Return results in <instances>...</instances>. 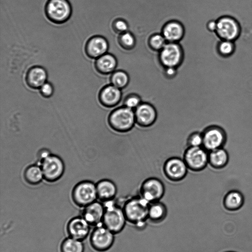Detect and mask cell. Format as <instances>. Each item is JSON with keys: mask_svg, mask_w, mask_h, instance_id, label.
I'll return each mask as SVG.
<instances>
[{"mask_svg": "<svg viewBox=\"0 0 252 252\" xmlns=\"http://www.w3.org/2000/svg\"><path fill=\"white\" fill-rule=\"evenodd\" d=\"M149 203L139 195L127 199L122 206L127 222L142 228L148 219Z\"/></svg>", "mask_w": 252, "mask_h": 252, "instance_id": "obj_1", "label": "cell"}, {"mask_svg": "<svg viewBox=\"0 0 252 252\" xmlns=\"http://www.w3.org/2000/svg\"><path fill=\"white\" fill-rule=\"evenodd\" d=\"M107 122L110 127L115 132H128L136 125L134 111L123 105L117 107L109 113Z\"/></svg>", "mask_w": 252, "mask_h": 252, "instance_id": "obj_2", "label": "cell"}, {"mask_svg": "<svg viewBox=\"0 0 252 252\" xmlns=\"http://www.w3.org/2000/svg\"><path fill=\"white\" fill-rule=\"evenodd\" d=\"M103 203L105 210L102 224L115 234L119 233L127 222L123 207L114 199Z\"/></svg>", "mask_w": 252, "mask_h": 252, "instance_id": "obj_3", "label": "cell"}, {"mask_svg": "<svg viewBox=\"0 0 252 252\" xmlns=\"http://www.w3.org/2000/svg\"><path fill=\"white\" fill-rule=\"evenodd\" d=\"M44 11L50 21L56 24H62L70 19L72 8L68 0H48Z\"/></svg>", "mask_w": 252, "mask_h": 252, "instance_id": "obj_4", "label": "cell"}, {"mask_svg": "<svg viewBox=\"0 0 252 252\" xmlns=\"http://www.w3.org/2000/svg\"><path fill=\"white\" fill-rule=\"evenodd\" d=\"M72 200L76 206L84 208L97 199L96 184L84 180L78 183L71 192Z\"/></svg>", "mask_w": 252, "mask_h": 252, "instance_id": "obj_5", "label": "cell"}, {"mask_svg": "<svg viewBox=\"0 0 252 252\" xmlns=\"http://www.w3.org/2000/svg\"><path fill=\"white\" fill-rule=\"evenodd\" d=\"M182 158L189 170L200 172L203 170L208 164V151L203 147H187Z\"/></svg>", "mask_w": 252, "mask_h": 252, "instance_id": "obj_6", "label": "cell"}, {"mask_svg": "<svg viewBox=\"0 0 252 252\" xmlns=\"http://www.w3.org/2000/svg\"><path fill=\"white\" fill-rule=\"evenodd\" d=\"M38 164L41 167L44 180L48 183L56 182L64 174V163L58 156L51 154Z\"/></svg>", "mask_w": 252, "mask_h": 252, "instance_id": "obj_7", "label": "cell"}, {"mask_svg": "<svg viewBox=\"0 0 252 252\" xmlns=\"http://www.w3.org/2000/svg\"><path fill=\"white\" fill-rule=\"evenodd\" d=\"M115 235L102 224L97 225L91 233L90 245L97 252H106L113 245Z\"/></svg>", "mask_w": 252, "mask_h": 252, "instance_id": "obj_8", "label": "cell"}, {"mask_svg": "<svg viewBox=\"0 0 252 252\" xmlns=\"http://www.w3.org/2000/svg\"><path fill=\"white\" fill-rule=\"evenodd\" d=\"M165 192L164 183L159 179L151 177L144 180L139 189V195L149 203L160 201Z\"/></svg>", "mask_w": 252, "mask_h": 252, "instance_id": "obj_9", "label": "cell"}, {"mask_svg": "<svg viewBox=\"0 0 252 252\" xmlns=\"http://www.w3.org/2000/svg\"><path fill=\"white\" fill-rule=\"evenodd\" d=\"M188 168L183 158L172 157L167 158L162 166L165 177L172 182H179L187 175Z\"/></svg>", "mask_w": 252, "mask_h": 252, "instance_id": "obj_10", "label": "cell"}, {"mask_svg": "<svg viewBox=\"0 0 252 252\" xmlns=\"http://www.w3.org/2000/svg\"><path fill=\"white\" fill-rule=\"evenodd\" d=\"M241 26L238 21L229 16H224L217 21L216 32L222 40L235 41L240 36Z\"/></svg>", "mask_w": 252, "mask_h": 252, "instance_id": "obj_11", "label": "cell"}, {"mask_svg": "<svg viewBox=\"0 0 252 252\" xmlns=\"http://www.w3.org/2000/svg\"><path fill=\"white\" fill-rule=\"evenodd\" d=\"M202 132V147L207 151L222 148L226 141V134L224 129L217 125H210Z\"/></svg>", "mask_w": 252, "mask_h": 252, "instance_id": "obj_12", "label": "cell"}, {"mask_svg": "<svg viewBox=\"0 0 252 252\" xmlns=\"http://www.w3.org/2000/svg\"><path fill=\"white\" fill-rule=\"evenodd\" d=\"M159 57L165 67H178L183 59V51L178 42H167L160 51Z\"/></svg>", "mask_w": 252, "mask_h": 252, "instance_id": "obj_13", "label": "cell"}, {"mask_svg": "<svg viewBox=\"0 0 252 252\" xmlns=\"http://www.w3.org/2000/svg\"><path fill=\"white\" fill-rule=\"evenodd\" d=\"M136 125L148 128L155 124L158 118L155 106L150 102L143 101L134 110Z\"/></svg>", "mask_w": 252, "mask_h": 252, "instance_id": "obj_14", "label": "cell"}, {"mask_svg": "<svg viewBox=\"0 0 252 252\" xmlns=\"http://www.w3.org/2000/svg\"><path fill=\"white\" fill-rule=\"evenodd\" d=\"M122 90L111 84L103 87L98 95L100 104L107 108L116 107L122 101Z\"/></svg>", "mask_w": 252, "mask_h": 252, "instance_id": "obj_15", "label": "cell"}, {"mask_svg": "<svg viewBox=\"0 0 252 252\" xmlns=\"http://www.w3.org/2000/svg\"><path fill=\"white\" fill-rule=\"evenodd\" d=\"M109 48V43L107 39L102 35H95L87 41L85 52L89 58L96 59L107 53Z\"/></svg>", "mask_w": 252, "mask_h": 252, "instance_id": "obj_16", "label": "cell"}, {"mask_svg": "<svg viewBox=\"0 0 252 252\" xmlns=\"http://www.w3.org/2000/svg\"><path fill=\"white\" fill-rule=\"evenodd\" d=\"M89 223L81 216L71 219L66 225L68 237L83 241L90 232Z\"/></svg>", "mask_w": 252, "mask_h": 252, "instance_id": "obj_17", "label": "cell"}, {"mask_svg": "<svg viewBox=\"0 0 252 252\" xmlns=\"http://www.w3.org/2000/svg\"><path fill=\"white\" fill-rule=\"evenodd\" d=\"M104 210L103 203L95 201L83 208L81 216L95 227L102 224Z\"/></svg>", "mask_w": 252, "mask_h": 252, "instance_id": "obj_18", "label": "cell"}, {"mask_svg": "<svg viewBox=\"0 0 252 252\" xmlns=\"http://www.w3.org/2000/svg\"><path fill=\"white\" fill-rule=\"evenodd\" d=\"M47 77L46 69L41 66L36 65L31 67L28 70L25 81L27 86L31 89H39L47 82Z\"/></svg>", "mask_w": 252, "mask_h": 252, "instance_id": "obj_19", "label": "cell"}, {"mask_svg": "<svg viewBox=\"0 0 252 252\" xmlns=\"http://www.w3.org/2000/svg\"><path fill=\"white\" fill-rule=\"evenodd\" d=\"M97 199L101 202L112 200L117 193V187L115 183L111 180L104 179L96 184Z\"/></svg>", "mask_w": 252, "mask_h": 252, "instance_id": "obj_20", "label": "cell"}, {"mask_svg": "<svg viewBox=\"0 0 252 252\" xmlns=\"http://www.w3.org/2000/svg\"><path fill=\"white\" fill-rule=\"evenodd\" d=\"M185 29L182 24L177 21H171L163 27L162 34L167 42L179 43L183 38Z\"/></svg>", "mask_w": 252, "mask_h": 252, "instance_id": "obj_21", "label": "cell"}, {"mask_svg": "<svg viewBox=\"0 0 252 252\" xmlns=\"http://www.w3.org/2000/svg\"><path fill=\"white\" fill-rule=\"evenodd\" d=\"M117 66L116 57L110 53H107L95 59L94 67L99 73L107 75L114 72Z\"/></svg>", "mask_w": 252, "mask_h": 252, "instance_id": "obj_22", "label": "cell"}, {"mask_svg": "<svg viewBox=\"0 0 252 252\" xmlns=\"http://www.w3.org/2000/svg\"><path fill=\"white\" fill-rule=\"evenodd\" d=\"M244 201L245 198L243 193L239 190L233 189L229 190L224 195L223 203L227 210L235 211L243 206Z\"/></svg>", "mask_w": 252, "mask_h": 252, "instance_id": "obj_23", "label": "cell"}, {"mask_svg": "<svg viewBox=\"0 0 252 252\" xmlns=\"http://www.w3.org/2000/svg\"><path fill=\"white\" fill-rule=\"evenodd\" d=\"M167 214L166 205L160 201L149 204L148 219L154 223H158L164 220Z\"/></svg>", "mask_w": 252, "mask_h": 252, "instance_id": "obj_24", "label": "cell"}, {"mask_svg": "<svg viewBox=\"0 0 252 252\" xmlns=\"http://www.w3.org/2000/svg\"><path fill=\"white\" fill-rule=\"evenodd\" d=\"M228 161V154L223 148L208 152V164L214 168H222L227 165Z\"/></svg>", "mask_w": 252, "mask_h": 252, "instance_id": "obj_25", "label": "cell"}, {"mask_svg": "<svg viewBox=\"0 0 252 252\" xmlns=\"http://www.w3.org/2000/svg\"><path fill=\"white\" fill-rule=\"evenodd\" d=\"M25 182L29 185L36 186L40 184L44 176L41 167L39 164H32L26 168L23 173Z\"/></svg>", "mask_w": 252, "mask_h": 252, "instance_id": "obj_26", "label": "cell"}, {"mask_svg": "<svg viewBox=\"0 0 252 252\" xmlns=\"http://www.w3.org/2000/svg\"><path fill=\"white\" fill-rule=\"evenodd\" d=\"M60 252H84L83 241L71 237L64 239L60 245Z\"/></svg>", "mask_w": 252, "mask_h": 252, "instance_id": "obj_27", "label": "cell"}, {"mask_svg": "<svg viewBox=\"0 0 252 252\" xmlns=\"http://www.w3.org/2000/svg\"><path fill=\"white\" fill-rule=\"evenodd\" d=\"M129 81L128 74L122 70H115L110 76V84L121 90L127 85Z\"/></svg>", "mask_w": 252, "mask_h": 252, "instance_id": "obj_28", "label": "cell"}, {"mask_svg": "<svg viewBox=\"0 0 252 252\" xmlns=\"http://www.w3.org/2000/svg\"><path fill=\"white\" fill-rule=\"evenodd\" d=\"M236 45L234 41L221 40L217 46L219 53L222 57H228L234 53Z\"/></svg>", "mask_w": 252, "mask_h": 252, "instance_id": "obj_29", "label": "cell"}, {"mask_svg": "<svg viewBox=\"0 0 252 252\" xmlns=\"http://www.w3.org/2000/svg\"><path fill=\"white\" fill-rule=\"evenodd\" d=\"M142 102L143 100L140 96L131 94L123 98L122 105L134 110Z\"/></svg>", "mask_w": 252, "mask_h": 252, "instance_id": "obj_30", "label": "cell"}, {"mask_svg": "<svg viewBox=\"0 0 252 252\" xmlns=\"http://www.w3.org/2000/svg\"><path fill=\"white\" fill-rule=\"evenodd\" d=\"M186 144L187 147H202L203 136L202 132L195 131L190 133L187 138Z\"/></svg>", "mask_w": 252, "mask_h": 252, "instance_id": "obj_31", "label": "cell"}, {"mask_svg": "<svg viewBox=\"0 0 252 252\" xmlns=\"http://www.w3.org/2000/svg\"><path fill=\"white\" fill-rule=\"evenodd\" d=\"M167 42L161 33L153 35L150 39L149 43L154 50L160 51Z\"/></svg>", "mask_w": 252, "mask_h": 252, "instance_id": "obj_32", "label": "cell"}, {"mask_svg": "<svg viewBox=\"0 0 252 252\" xmlns=\"http://www.w3.org/2000/svg\"><path fill=\"white\" fill-rule=\"evenodd\" d=\"M120 42L125 48L128 49H131L135 44V38L131 32H126L121 34Z\"/></svg>", "mask_w": 252, "mask_h": 252, "instance_id": "obj_33", "label": "cell"}, {"mask_svg": "<svg viewBox=\"0 0 252 252\" xmlns=\"http://www.w3.org/2000/svg\"><path fill=\"white\" fill-rule=\"evenodd\" d=\"M39 90L42 96L47 98L52 96L54 93V88L53 85L48 82H46Z\"/></svg>", "mask_w": 252, "mask_h": 252, "instance_id": "obj_34", "label": "cell"}, {"mask_svg": "<svg viewBox=\"0 0 252 252\" xmlns=\"http://www.w3.org/2000/svg\"><path fill=\"white\" fill-rule=\"evenodd\" d=\"M51 154L50 151L46 148L39 150L37 153L38 163Z\"/></svg>", "mask_w": 252, "mask_h": 252, "instance_id": "obj_35", "label": "cell"}, {"mask_svg": "<svg viewBox=\"0 0 252 252\" xmlns=\"http://www.w3.org/2000/svg\"><path fill=\"white\" fill-rule=\"evenodd\" d=\"M165 73L169 78H173L175 77L177 73V69L175 67H166L165 69Z\"/></svg>", "mask_w": 252, "mask_h": 252, "instance_id": "obj_36", "label": "cell"}, {"mask_svg": "<svg viewBox=\"0 0 252 252\" xmlns=\"http://www.w3.org/2000/svg\"><path fill=\"white\" fill-rule=\"evenodd\" d=\"M208 30L212 32H216L217 28V21L212 20L209 21L207 25Z\"/></svg>", "mask_w": 252, "mask_h": 252, "instance_id": "obj_37", "label": "cell"}, {"mask_svg": "<svg viewBox=\"0 0 252 252\" xmlns=\"http://www.w3.org/2000/svg\"><path fill=\"white\" fill-rule=\"evenodd\" d=\"M234 252V251H226V252Z\"/></svg>", "mask_w": 252, "mask_h": 252, "instance_id": "obj_38", "label": "cell"}]
</instances>
